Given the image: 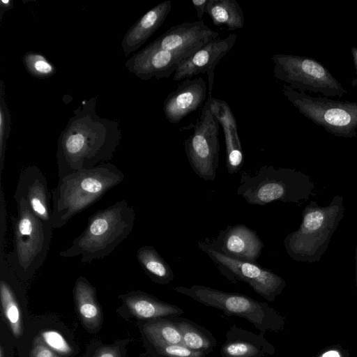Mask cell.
I'll return each instance as SVG.
<instances>
[{
  "label": "cell",
  "mask_w": 357,
  "mask_h": 357,
  "mask_svg": "<svg viewBox=\"0 0 357 357\" xmlns=\"http://www.w3.org/2000/svg\"><path fill=\"white\" fill-rule=\"evenodd\" d=\"M96 100L93 97L74 110L60 133L56 153L59 179L107 163L119 146V124L98 115Z\"/></svg>",
  "instance_id": "cell-1"
},
{
  "label": "cell",
  "mask_w": 357,
  "mask_h": 357,
  "mask_svg": "<svg viewBox=\"0 0 357 357\" xmlns=\"http://www.w3.org/2000/svg\"><path fill=\"white\" fill-rule=\"evenodd\" d=\"M124 179V174L114 164L102 163L59 179L52 190L53 229L63 227L75 215L96 202Z\"/></svg>",
  "instance_id": "cell-2"
},
{
  "label": "cell",
  "mask_w": 357,
  "mask_h": 357,
  "mask_svg": "<svg viewBox=\"0 0 357 357\" xmlns=\"http://www.w3.org/2000/svg\"><path fill=\"white\" fill-rule=\"evenodd\" d=\"M135 220L134 208L126 199L99 210L89 218L84 231L71 245L59 252L63 257L80 256L82 263L109 255L131 233Z\"/></svg>",
  "instance_id": "cell-3"
},
{
  "label": "cell",
  "mask_w": 357,
  "mask_h": 357,
  "mask_svg": "<svg viewBox=\"0 0 357 357\" xmlns=\"http://www.w3.org/2000/svg\"><path fill=\"white\" fill-rule=\"evenodd\" d=\"M17 214L11 217L13 250L4 257L17 276L33 277L45 262L50 250L53 227L35 216L23 198L15 199Z\"/></svg>",
  "instance_id": "cell-4"
},
{
  "label": "cell",
  "mask_w": 357,
  "mask_h": 357,
  "mask_svg": "<svg viewBox=\"0 0 357 357\" xmlns=\"http://www.w3.org/2000/svg\"><path fill=\"white\" fill-rule=\"evenodd\" d=\"M342 197L336 196L327 206L312 202L305 207L298 229L289 234L284 246L295 261H319L327 249L333 234L344 214Z\"/></svg>",
  "instance_id": "cell-5"
},
{
  "label": "cell",
  "mask_w": 357,
  "mask_h": 357,
  "mask_svg": "<svg viewBox=\"0 0 357 357\" xmlns=\"http://www.w3.org/2000/svg\"><path fill=\"white\" fill-rule=\"evenodd\" d=\"M307 176L296 169L263 165L241 173L236 194L248 204L264 206L275 201L298 202L312 193Z\"/></svg>",
  "instance_id": "cell-6"
},
{
  "label": "cell",
  "mask_w": 357,
  "mask_h": 357,
  "mask_svg": "<svg viewBox=\"0 0 357 357\" xmlns=\"http://www.w3.org/2000/svg\"><path fill=\"white\" fill-rule=\"evenodd\" d=\"M173 289L199 303L219 309L225 314L245 319L261 333H278L284 330L285 319L283 316L266 303L245 294L196 284L188 287L178 286Z\"/></svg>",
  "instance_id": "cell-7"
},
{
  "label": "cell",
  "mask_w": 357,
  "mask_h": 357,
  "mask_svg": "<svg viewBox=\"0 0 357 357\" xmlns=\"http://www.w3.org/2000/svg\"><path fill=\"white\" fill-rule=\"evenodd\" d=\"M283 94L305 118L339 137H357V102L315 97L284 84Z\"/></svg>",
  "instance_id": "cell-8"
},
{
  "label": "cell",
  "mask_w": 357,
  "mask_h": 357,
  "mask_svg": "<svg viewBox=\"0 0 357 357\" xmlns=\"http://www.w3.org/2000/svg\"><path fill=\"white\" fill-rule=\"evenodd\" d=\"M273 74L298 91L321 93L324 97H342L347 93L341 83L319 61L305 56L272 55Z\"/></svg>",
  "instance_id": "cell-9"
},
{
  "label": "cell",
  "mask_w": 357,
  "mask_h": 357,
  "mask_svg": "<svg viewBox=\"0 0 357 357\" xmlns=\"http://www.w3.org/2000/svg\"><path fill=\"white\" fill-rule=\"evenodd\" d=\"M220 124L209 108L206 100L192 133L185 139L184 149L195 173L207 181H213L219 163Z\"/></svg>",
  "instance_id": "cell-10"
},
{
  "label": "cell",
  "mask_w": 357,
  "mask_h": 357,
  "mask_svg": "<svg viewBox=\"0 0 357 357\" xmlns=\"http://www.w3.org/2000/svg\"><path fill=\"white\" fill-rule=\"evenodd\" d=\"M197 245L229 280L247 283L257 294L269 302H273L286 285L282 277L257 263L228 257L208 247L204 241L199 242Z\"/></svg>",
  "instance_id": "cell-11"
},
{
  "label": "cell",
  "mask_w": 357,
  "mask_h": 357,
  "mask_svg": "<svg viewBox=\"0 0 357 357\" xmlns=\"http://www.w3.org/2000/svg\"><path fill=\"white\" fill-rule=\"evenodd\" d=\"M237 40L235 33L225 38L213 40L183 59L174 74L173 80L181 81L197 75L207 74L208 79V98H212L214 83V70L217 64L230 52Z\"/></svg>",
  "instance_id": "cell-12"
},
{
  "label": "cell",
  "mask_w": 357,
  "mask_h": 357,
  "mask_svg": "<svg viewBox=\"0 0 357 357\" xmlns=\"http://www.w3.org/2000/svg\"><path fill=\"white\" fill-rule=\"evenodd\" d=\"M199 49L172 52L154 48L148 45L129 58L125 66L130 73L142 80L168 78L174 74L183 59Z\"/></svg>",
  "instance_id": "cell-13"
},
{
  "label": "cell",
  "mask_w": 357,
  "mask_h": 357,
  "mask_svg": "<svg viewBox=\"0 0 357 357\" xmlns=\"http://www.w3.org/2000/svg\"><path fill=\"white\" fill-rule=\"evenodd\" d=\"M214 250L232 259L257 263L264 244L255 230L245 225H229L213 241H204Z\"/></svg>",
  "instance_id": "cell-14"
},
{
  "label": "cell",
  "mask_w": 357,
  "mask_h": 357,
  "mask_svg": "<svg viewBox=\"0 0 357 357\" xmlns=\"http://www.w3.org/2000/svg\"><path fill=\"white\" fill-rule=\"evenodd\" d=\"M45 176L36 165H29L20 172L13 198H23L29 211L44 222L51 225L52 208Z\"/></svg>",
  "instance_id": "cell-15"
},
{
  "label": "cell",
  "mask_w": 357,
  "mask_h": 357,
  "mask_svg": "<svg viewBox=\"0 0 357 357\" xmlns=\"http://www.w3.org/2000/svg\"><path fill=\"white\" fill-rule=\"evenodd\" d=\"M218 36L204 22H185L170 27L149 45L172 52L189 51L202 47Z\"/></svg>",
  "instance_id": "cell-16"
},
{
  "label": "cell",
  "mask_w": 357,
  "mask_h": 357,
  "mask_svg": "<svg viewBox=\"0 0 357 357\" xmlns=\"http://www.w3.org/2000/svg\"><path fill=\"white\" fill-rule=\"evenodd\" d=\"M206 92L207 85L203 77L184 79L164 100L165 118L171 123H179L206 102Z\"/></svg>",
  "instance_id": "cell-17"
},
{
  "label": "cell",
  "mask_w": 357,
  "mask_h": 357,
  "mask_svg": "<svg viewBox=\"0 0 357 357\" xmlns=\"http://www.w3.org/2000/svg\"><path fill=\"white\" fill-rule=\"evenodd\" d=\"M208 99L210 110L223 130L227 172L230 174L237 173L244 163V155L238 132L236 119L226 101L215 98H208Z\"/></svg>",
  "instance_id": "cell-18"
},
{
  "label": "cell",
  "mask_w": 357,
  "mask_h": 357,
  "mask_svg": "<svg viewBox=\"0 0 357 357\" xmlns=\"http://www.w3.org/2000/svg\"><path fill=\"white\" fill-rule=\"evenodd\" d=\"M233 325L226 333L221 357H267L275 353V347L264 337Z\"/></svg>",
  "instance_id": "cell-19"
},
{
  "label": "cell",
  "mask_w": 357,
  "mask_h": 357,
  "mask_svg": "<svg viewBox=\"0 0 357 357\" xmlns=\"http://www.w3.org/2000/svg\"><path fill=\"white\" fill-rule=\"evenodd\" d=\"M172 1H163L147 11L126 32L121 42L125 56L138 50L164 23L171 11Z\"/></svg>",
  "instance_id": "cell-20"
},
{
  "label": "cell",
  "mask_w": 357,
  "mask_h": 357,
  "mask_svg": "<svg viewBox=\"0 0 357 357\" xmlns=\"http://www.w3.org/2000/svg\"><path fill=\"white\" fill-rule=\"evenodd\" d=\"M131 313L142 319L178 317L183 314L179 307L163 302L142 291H133L121 296Z\"/></svg>",
  "instance_id": "cell-21"
},
{
  "label": "cell",
  "mask_w": 357,
  "mask_h": 357,
  "mask_svg": "<svg viewBox=\"0 0 357 357\" xmlns=\"http://www.w3.org/2000/svg\"><path fill=\"white\" fill-rule=\"evenodd\" d=\"M73 293L78 314L84 325L90 329L98 328L102 321V313L95 288L84 277L79 276L75 282Z\"/></svg>",
  "instance_id": "cell-22"
},
{
  "label": "cell",
  "mask_w": 357,
  "mask_h": 357,
  "mask_svg": "<svg viewBox=\"0 0 357 357\" xmlns=\"http://www.w3.org/2000/svg\"><path fill=\"white\" fill-rule=\"evenodd\" d=\"M206 13L217 26H225L229 31L243 27V11L236 0H208Z\"/></svg>",
  "instance_id": "cell-23"
},
{
  "label": "cell",
  "mask_w": 357,
  "mask_h": 357,
  "mask_svg": "<svg viewBox=\"0 0 357 357\" xmlns=\"http://www.w3.org/2000/svg\"><path fill=\"white\" fill-rule=\"evenodd\" d=\"M136 257L146 274L160 284H167L174 280V273L155 248L151 245H143L137 250Z\"/></svg>",
  "instance_id": "cell-24"
},
{
  "label": "cell",
  "mask_w": 357,
  "mask_h": 357,
  "mask_svg": "<svg viewBox=\"0 0 357 357\" xmlns=\"http://www.w3.org/2000/svg\"><path fill=\"white\" fill-rule=\"evenodd\" d=\"M176 318L173 321L181 333L183 345L206 354L213 351L216 346V340L208 331L190 320Z\"/></svg>",
  "instance_id": "cell-25"
},
{
  "label": "cell",
  "mask_w": 357,
  "mask_h": 357,
  "mask_svg": "<svg viewBox=\"0 0 357 357\" xmlns=\"http://www.w3.org/2000/svg\"><path fill=\"white\" fill-rule=\"evenodd\" d=\"M143 331L152 344H182L181 333L174 321L165 318L151 319L144 325Z\"/></svg>",
  "instance_id": "cell-26"
},
{
  "label": "cell",
  "mask_w": 357,
  "mask_h": 357,
  "mask_svg": "<svg viewBox=\"0 0 357 357\" xmlns=\"http://www.w3.org/2000/svg\"><path fill=\"white\" fill-rule=\"evenodd\" d=\"M11 130V116L7 105L3 79L0 80V172L4 168L7 140Z\"/></svg>",
  "instance_id": "cell-27"
},
{
  "label": "cell",
  "mask_w": 357,
  "mask_h": 357,
  "mask_svg": "<svg viewBox=\"0 0 357 357\" xmlns=\"http://www.w3.org/2000/svg\"><path fill=\"white\" fill-rule=\"evenodd\" d=\"M22 61L27 72L39 79L48 78L56 72L52 63L40 53L27 52L23 55Z\"/></svg>",
  "instance_id": "cell-28"
},
{
  "label": "cell",
  "mask_w": 357,
  "mask_h": 357,
  "mask_svg": "<svg viewBox=\"0 0 357 357\" xmlns=\"http://www.w3.org/2000/svg\"><path fill=\"white\" fill-rule=\"evenodd\" d=\"M42 342L51 350L62 356H69L73 349L64 337L56 331L46 330L40 333Z\"/></svg>",
  "instance_id": "cell-29"
},
{
  "label": "cell",
  "mask_w": 357,
  "mask_h": 357,
  "mask_svg": "<svg viewBox=\"0 0 357 357\" xmlns=\"http://www.w3.org/2000/svg\"><path fill=\"white\" fill-rule=\"evenodd\" d=\"M161 357H205L204 352L192 350L182 344H153Z\"/></svg>",
  "instance_id": "cell-30"
},
{
  "label": "cell",
  "mask_w": 357,
  "mask_h": 357,
  "mask_svg": "<svg viewBox=\"0 0 357 357\" xmlns=\"http://www.w3.org/2000/svg\"><path fill=\"white\" fill-rule=\"evenodd\" d=\"M3 188L0 192V257L6 254V204Z\"/></svg>",
  "instance_id": "cell-31"
},
{
  "label": "cell",
  "mask_w": 357,
  "mask_h": 357,
  "mask_svg": "<svg viewBox=\"0 0 357 357\" xmlns=\"http://www.w3.org/2000/svg\"><path fill=\"white\" fill-rule=\"evenodd\" d=\"M31 357H59V355L49 349L40 339L36 340L31 350Z\"/></svg>",
  "instance_id": "cell-32"
},
{
  "label": "cell",
  "mask_w": 357,
  "mask_h": 357,
  "mask_svg": "<svg viewBox=\"0 0 357 357\" xmlns=\"http://www.w3.org/2000/svg\"><path fill=\"white\" fill-rule=\"evenodd\" d=\"M314 357H351L349 353L340 345H333L324 349Z\"/></svg>",
  "instance_id": "cell-33"
},
{
  "label": "cell",
  "mask_w": 357,
  "mask_h": 357,
  "mask_svg": "<svg viewBox=\"0 0 357 357\" xmlns=\"http://www.w3.org/2000/svg\"><path fill=\"white\" fill-rule=\"evenodd\" d=\"M208 0H192V3L194 6L196 12L198 21L204 22L203 17L204 14L206 10V5Z\"/></svg>",
  "instance_id": "cell-34"
},
{
  "label": "cell",
  "mask_w": 357,
  "mask_h": 357,
  "mask_svg": "<svg viewBox=\"0 0 357 357\" xmlns=\"http://www.w3.org/2000/svg\"><path fill=\"white\" fill-rule=\"evenodd\" d=\"M96 357H120L119 351L116 348L105 347L100 350Z\"/></svg>",
  "instance_id": "cell-35"
},
{
  "label": "cell",
  "mask_w": 357,
  "mask_h": 357,
  "mask_svg": "<svg viewBox=\"0 0 357 357\" xmlns=\"http://www.w3.org/2000/svg\"><path fill=\"white\" fill-rule=\"evenodd\" d=\"M13 0H1L0 1V23L2 21L3 15L8 10L13 8Z\"/></svg>",
  "instance_id": "cell-36"
},
{
  "label": "cell",
  "mask_w": 357,
  "mask_h": 357,
  "mask_svg": "<svg viewBox=\"0 0 357 357\" xmlns=\"http://www.w3.org/2000/svg\"><path fill=\"white\" fill-rule=\"evenodd\" d=\"M351 52L356 75V77L351 81V84L353 87L357 88V47L355 46L351 47Z\"/></svg>",
  "instance_id": "cell-37"
},
{
  "label": "cell",
  "mask_w": 357,
  "mask_h": 357,
  "mask_svg": "<svg viewBox=\"0 0 357 357\" xmlns=\"http://www.w3.org/2000/svg\"><path fill=\"white\" fill-rule=\"evenodd\" d=\"M356 280L357 284V247H356Z\"/></svg>",
  "instance_id": "cell-38"
},
{
  "label": "cell",
  "mask_w": 357,
  "mask_h": 357,
  "mask_svg": "<svg viewBox=\"0 0 357 357\" xmlns=\"http://www.w3.org/2000/svg\"><path fill=\"white\" fill-rule=\"evenodd\" d=\"M0 357H4L3 349L2 347H1V349H0Z\"/></svg>",
  "instance_id": "cell-39"
},
{
  "label": "cell",
  "mask_w": 357,
  "mask_h": 357,
  "mask_svg": "<svg viewBox=\"0 0 357 357\" xmlns=\"http://www.w3.org/2000/svg\"><path fill=\"white\" fill-rule=\"evenodd\" d=\"M356 285H357V284H356Z\"/></svg>",
  "instance_id": "cell-40"
}]
</instances>
